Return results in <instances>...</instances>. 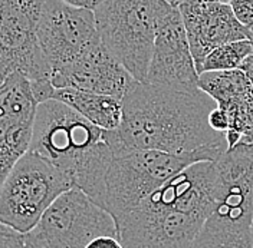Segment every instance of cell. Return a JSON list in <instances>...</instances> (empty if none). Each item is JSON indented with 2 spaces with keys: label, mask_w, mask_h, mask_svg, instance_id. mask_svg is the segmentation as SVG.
Returning a JSON list of instances; mask_svg holds the SVG:
<instances>
[{
  "label": "cell",
  "mask_w": 253,
  "mask_h": 248,
  "mask_svg": "<svg viewBox=\"0 0 253 248\" xmlns=\"http://www.w3.org/2000/svg\"><path fill=\"white\" fill-rule=\"evenodd\" d=\"M199 89L227 113L229 129L242 135L240 143L253 142V89L242 69L203 72L199 75Z\"/></svg>",
  "instance_id": "14"
},
{
  "label": "cell",
  "mask_w": 253,
  "mask_h": 248,
  "mask_svg": "<svg viewBox=\"0 0 253 248\" xmlns=\"http://www.w3.org/2000/svg\"><path fill=\"white\" fill-rule=\"evenodd\" d=\"M230 7L237 20L248 29L253 25V0H230Z\"/></svg>",
  "instance_id": "21"
},
{
  "label": "cell",
  "mask_w": 253,
  "mask_h": 248,
  "mask_svg": "<svg viewBox=\"0 0 253 248\" xmlns=\"http://www.w3.org/2000/svg\"><path fill=\"white\" fill-rule=\"evenodd\" d=\"M209 125L211 126L213 131H216L219 134H226L230 128L227 113L219 106H216L209 115Z\"/></svg>",
  "instance_id": "22"
},
{
  "label": "cell",
  "mask_w": 253,
  "mask_h": 248,
  "mask_svg": "<svg viewBox=\"0 0 253 248\" xmlns=\"http://www.w3.org/2000/svg\"><path fill=\"white\" fill-rule=\"evenodd\" d=\"M101 235L118 237L114 217L84 191L71 188L25 234L23 248H85Z\"/></svg>",
  "instance_id": "7"
},
{
  "label": "cell",
  "mask_w": 253,
  "mask_h": 248,
  "mask_svg": "<svg viewBox=\"0 0 253 248\" xmlns=\"http://www.w3.org/2000/svg\"><path fill=\"white\" fill-rule=\"evenodd\" d=\"M36 36L52 73L101 43L94 12L61 0H45Z\"/></svg>",
  "instance_id": "9"
},
{
  "label": "cell",
  "mask_w": 253,
  "mask_h": 248,
  "mask_svg": "<svg viewBox=\"0 0 253 248\" xmlns=\"http://www.w3.org/2000/svg\"><path fill=\"white\" fill-rule=\"evenodd\" d=\"M135 82L102 42L52 73V83L56 89L72 88L120 99L126 98Z\"/></svg>",
  "instance_id": "12"
},
{
  "label": "cell",
  "mask_w": 253,
  "mask_h": 248,
  "mask_svg": "<svg viewBox=\"0 0 253 248\" xmlns=\"http://www.w3.org/2000/svg\"><path fill=\"white\" fill-rule=\"evenodd\" d=\"M214 214L253 221V142L239 143L214 161Z\"/></svg>",
  "instance_id": "13"
},
{
  "label": "cell",
  "mask_w": 253,
  "mask_h": 248,
  "mask_svg": "<svg viewBox=\"0 0 253 248\" xmlns=\"http://www.w3.org/2000/svg\"><path fill=\"white\" fill-rule=\"evenodd\" d=\"M43 4L45 0H0V86L15 72L29 82L52 80L36 36Z\"/></svg>",
  "instance_id": "8"
},
{
  "label": "cell",
  "mask_w": 253,
  "mask_h": 248,
  "mask_svg": "<svg viewBox=\"0 0 253 248\" xmlns=\"http://www.w3.org/2000/svg\"><path fill=\"white\" fill-rule=\"evenodd\" d=\"M53 99L75 109L101 129L115 131L123 122V99L72 88L56 89Z\"/></svg>",
  "instance_id": "15"
},
{
  "label": "cell",
  "mask_w": 253,
  "mask_h": 248,
  "mask_svg": "<svg viewBox=\"0 0 253 248\" xmlns=\"http://www.w3.org/2000/svg\"><path fill=\"white\" fill-rule=\"evenodd\" d=\"M191 248H253V224L210 215Z\"/></svg>",
  "instance_id": "16"
},
{
  "label": "cell",
  "mask_w": 253,
  "mask_h": 248,
  "mask_svg": "<svg viewBox=\"0 0 253 248\" xmlns=\"http://www.w3.org/2000/svg\"><path fill=\"white\" fill-rule=\"evenodd\" d=\"M29 149L62 171L74 188L101 205L114 156L108 131L52 99L38 106Z\"/></svg>",
  "instance_id": "3"
},
{
  "label": "cell",
  "mask_w": 253,
  "mask_h": 248,
  "mask_svg": "<svg viewBox=\"0 0 253 248\" xmlns=\"http://www.w3.org/2000/svg\"><path fill=\"white\" fill-rule=\"evenodd\" d=\"M147 83L181 92H199V72L191 55L183 17L170 4L158 20Z\"/></svg>",
  "instance_id": "10"
},
{
  "label": "cell",
  "mask_w": 253,
  "mask_h": 248,
  "mask_svg": "<svg viewBox=\"0 0 253 248\" xmlns=\"http://www.w3.org/2000/svg\"><path fill=\"white\" fill-rule=\"evenodd\" d=\"M25 234L19 233L12 227L0 221V248H23Z\"/></svg>",
  "instance_id": "20"
},
{
  "label": "cell",
  "mask_w": 253,
  "mask_h": 248,
  "mask_svg": "<svg viewBox=\"0 0 253 248\" xmlns=\"http://www.w3.org/2000/svg\"><path fill=\"white\" fill-rule=\"evenodd\" d=\"M205 1H211V3H223V4H229L230 0H205Z\"/></svg>",
  "instance_id": "27"
},
{
  "label": "cell",
  "mask_w": 253,
  "mask_h": 248,
  "mask_svg": "<svg viewBox=\"0 0 253 248\" xmlns=\"http://www.w3.org/2000/svg\"><path fill=\"white\" fill-rule=\"evenodd\" d=\"M85 248H124V246L118 237L101 235V237H96L95 240H92Z\"/></svg>",
  "instance_id": "23"
},
{
  "label": "cell",
  "mask_w": 253,
  "mask_h": 248,
  "mask_svg": "<svg viewBox=\"0 0 253 248\" xmlns=\"http://www.w3.org/2000/svg\"><path fill=\"white\" fill-rule=\"evenodd\" d=\"M226 151L221 148H207L191 154L174 155L160 151L114 148L99 207L107 210L118 222L178 172L197 162L216 161Z\"/></svg>",
  "instance_id": "4"
},
{
  "label": "cell",
  "mask_w": 253,
  "mask_h": 248,
  "mask_svg": "<svg viewBox=\"0 0 253 248\" xmlns=\"http://www.w3.org/2000/svg\"><path fill=\"white\" fill-rule=\"evenodd\" d=\"M217 104L205 92H181L135 82L123 99V122L108 131L111 146L174 155L207 148L229 149L226 134L209 125Z\"/></svg>",
  "instance_id": "1"
},
{
  "label": "cell",
  "mask_w": 253,
  "mask_h": 248,
  "mask_svg": "<svg viewBox=\"0 0 253 248\" xmlns=\"http://www.w3.org/2000/svg\"><path fill=\"white\" fill-rule=\"evenodd\" d=\"M167 0H105L95 10L102 45L140 83H147L158 20Z\"/></svg>",
  "instance_id": "5"
},
{
  "label": "cell",
  "mask_w": 253,
  "mask_h": 248,
  "mask_svg": "<svg viewBox=\"0 0 253 248\" xmlns=\"http://www.w3.org/2000/svg\"><path fill=\"white\" fill-rule=\"evenodd\" d=\"M63 3L74 6V7H79V9H86V10H92L95 12L105 0H61Z\"/></svg>",
  "instance_id": "24"
},
{
  "label": "cell",
  "mask_w": 253,
  "mask_h": 248,
  "mask_svg": "<svg viewBox=\"0 0 253 248\" xmlns=\"http://www.w3.org/2000/svg\"><path fill=\"white\" fill-rule=\"evenodd\" d=\"M177 6L183 17L197 71L206 56L216 47L248 39V31L237 20L230 4L183 0Z\"/></svg>",
  "instance_id": "11"
},
{
  "label": "cell",
  "mask_w": 253,
  "mask_h": 248,
  "mask_svg": "<svg viewBox=\"0 0 253 248\" xmlns=\"http://www.w3.org/2000/svg\"><path fill=\"white\" fill-rule=\"evenodd\" d=\"M35 119H1L0 121V188L17 159L31 146Z\"/></svg>",
  "instance_id": "17"
},
{
  "label": "cell",
  "mask_w": 253,
  "mask_h": 248,
  "mask_svg": "<svg viewBox=\"0 0 253 248\" xmlns=\"http://www.w3.org/2000/svg\"><path fill=\"white\" fill-rule=\"evenodd\" d=\"M253 55L252 43L245 40L230 42L211 50L199 68V75L203 72H216V71H233L240 69L242 63Z\"/></svg>",
  "instance_id": "19"
},
{
  "label": "cell",
  "mask_w": 253,
  "mask_h": 248,
  "mask_svg": "<svg viewBox=\"0 0 253 248\" xmlns=\"http://www.w3.org/2000/svg\"><path fill=\"white\" fill-rule=\"evenodd\" d=\"M240 69L248 75V78H249V80H251V85H252V89H253V55L252 56H249L245 62L242 63Z\"/></svg>",
  "instance_id": "25"
},
{
  "label": "cell",
  "mask_w": 253,
  "mask_h": 248,
  "mask_svg": "<svg viewBox=\"0 0 253 248\" xmlns=\"http://www.w3.org/2000/svg\"><path fill=\"white\" fill-rule=\"evenodd\" d=\"M71 179L45 158L28 149L17 159L0 188V221L26 234L63 192Z\"/></svg>",
  "instance_id": "6"
},
{
  "label": "cell",
  "mask_w": 253,
  "mask_h": 248,
  "mask_svg": "<svg viewBox=\"0 0 253 248\" xmlns=\"http://www.w3.org/2000/svg\"><path fill=\"white\" fill-rule=\"evenodd\" d=\"M167 1H170V3H173V4H178V3H181L183 0H167Z\"/></svg>",
  "instance_id": "28"
},
{
  "label": "cell",
  "mask_w": 253,
  "mask_h": 248,
  "mask_svg": "<svg viewBox=\"0 0 253 248\" xmlns=\"http://www.w3.org/2000/svg\"><path fill=\"white\" fill-rule=\"evenodd\" d=\"M214 210V161L193 164L117 222L124 248H191Z\"/></svg>",
  "instance_id": "2"
},
{
  "label": "cell",
  "mask_w": 253,
  "mask_h": 248,
  "mask_svg": "<svg viewBox=\"0 0 253 248\" xmlns=\"http://www.w3.org/2000/svg\"><path fill=\"white\" fill-rule=\"evenodd\" d=\"M38 106L31 82L23 73H12L0 86V121L9 118L35 119Z\"/></svg>",
  "instance_id": "18"
},
{
  "label": "cell",
  "mask_w": 253,
  "mask_h": 248,
  "mask_svg": "<svg viewBox=\"0 0 253 248\" xmlns=\"http://www.w3.org/2000/svg\"><path fill=\"white\" fill-rule=\"evenodd\" d=\"M246 31H248V40L252 43V46H253V25L251 26V28H248Z\"/></svg>",
  "instance_id": "26"
}]
</instances>
